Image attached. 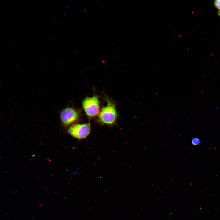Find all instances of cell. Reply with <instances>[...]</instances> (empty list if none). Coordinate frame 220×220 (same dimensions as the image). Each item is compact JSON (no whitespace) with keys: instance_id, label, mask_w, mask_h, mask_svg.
Returning <instances> with one entry per match:
<instances>
[{"instance_id":"obj_4","label":"cell","mask_w":220,"mask_h":220,"mask_svg":"<svg viewBox=\"0 0 220 220\" xmlns=\"http://www.w3.org/2000/svg\"><path fill=\"white\" fill-rule=\"evenodd\" d=\"M79 115L78 111L74 108L68 107L62 110L60 117L62 124L66 126L72 124L79 119Z\"/></svg>"},{"instance_id":"obj_6","label":"cell","mask_w":220,"mask_h":220,"mask_svg":"<svg viewBox=\"0 0 220 220\" xmlns=\"http://www.w3.org/2000/svg\"><path fill=\"white\" fill-rule=\"evenodd\" d=\"M215 7L219 10L220 11V0H217L214 2Z\"/></svg>"},{"instance_id":"obj_5","label":"cell","mask_w":220,"mask_h":220,"mask_svg":"<svg viewBox=\"0 0 220 220\" xmlns=\"http://www.w3.org/2000/svg\"><path fill=\"white\" fill-rule=\"evenodd\" d=\"M192 143L193 145H197L200 143V141L197 138H193L192 140Z\"/></svg>"},{"instance_id":"obj_1","label":"cell","mask_w":220,"mask_h":220,"mask_svg":"<svg viewBox=\"0 0 220 220\" xmlns=\"http://www.w3.org/2000/svg\"><path fill=\"white\" fill-rule=\"evenodd\" d=\"M117 116L115 105L111 103L108 102L102 108L99 115V120L105 124L112 125L116 120Z\"/></svg>"},{"instance_id":"obj_2","label":"cell","mask_w":220,"mask_h":220,"mask_svg":"<svg viewBox=\"0 0 220 220\" xmlns=\"http://www.w3.org/2000/svg\"><path fill=\"white\" fill-rule=\"evenodd\" d=\"M82 107L86 115L89 117H94L99 113L100 102L97 97L85 98L82 102Z\"/></svg>"},{"instance_id":"obj_3","label":"cell","mask_w":220,"mask_h":220,"mask_svg":"<svg viewBox=\"0 0 220 220\" xmlns=\"http://www.w3.org/2000/svg\"><path fill=\"white\" fill-rule=\"evenodd\" d=\"M91 130L90 123L76 124L71 125L68 129L69 134L73 137L79 139L86 138Z\"/></svg>"}]
</instances>
